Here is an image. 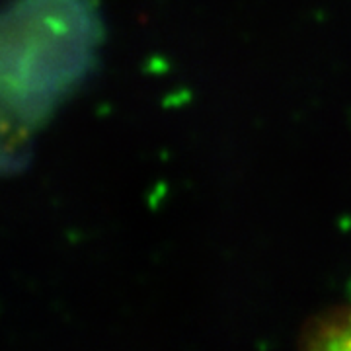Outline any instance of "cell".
<instances>
[{
  "mask_svg": "<svg viewBox=\"0 0 351 351\" xmlns=\"http://www.w3.org/2000/svg\"><path fill=\"white\" fill-rule=\"evenodd\" d=\"M304 351H351V308L318 322Z\"/></svg>",
  "mask_w": 351,
  "mask_h": 351,
  "instance_id": "6da1fadb",
  "label": "cell"
}]
</instances>
